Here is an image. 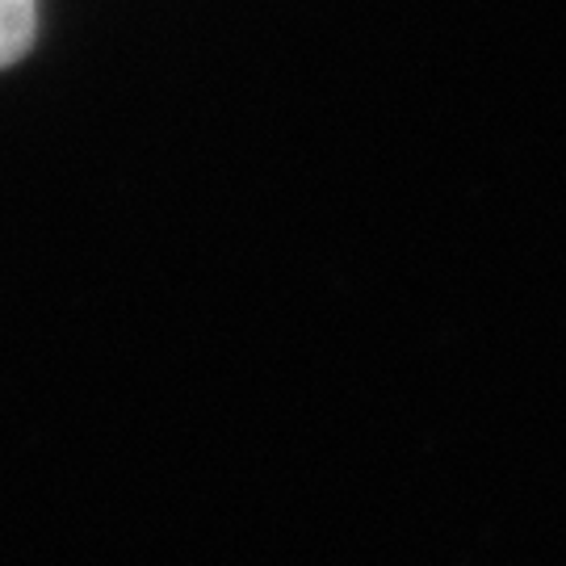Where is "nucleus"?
Wrapping results in <instances>:
<instances>
[{
  "mask_svg": "<svg viewBox=\"0 0 566 566\" xmlns=\"http://www.w3.org/2000/svg\"><path fill=\"white\" fill-rule=\"evenodd\" d=\"M34 0H0V67L18 63L34 42Z\"/></svg>",
  "mask_w": 566,
  "mask_h": 566,
  "instance_id": "nucleus-1",
  "label": "nucleus"
}]
</instances>
